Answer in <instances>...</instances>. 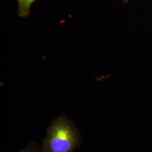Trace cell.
<instances>
[{
  "label": "cell",
  "instance_id": "cell-4",
  "mask_svg": "<svg viewBox=\"0 0 152 152\" xmlns=\"http://www.w3.org/2000/svg\"><path fill=\"white\" fill-rule=\"evenodd\" d=\"M129 0H124V2H125V3H127V2H129Z\"/></svg>",
  "mask_w": 152,
  "mask_h": 152
},
{
  "label": "cell",
  "instance_id": "cell-3",
  "mask_svg": "<svg viewBox=\"0 0 152 152\" xmlns=\"http://www.w3.org/2000/svg\"><path fill=\"white\" fill-rule=\"evenodd\" d=\"M19 152H44L42 145L36 141L29 142Z\"/></svg>",
  "mask_w": 152,
  "mask_h": 152
},
{
  "label": "cell",
  "instance_id": "cell-2",
  "mask_svg": "<svg viewBox=\"0 0 152 152\" xmlns=\"http://www.w3.org/2000/svg\"><path fill=\"white\" fill-rule=\"evenodd\" d=\"M18 4V15L26 18L29 15L32 5L36 0H16Z\"/></svg>",
  "mask_w": 152,
  "mask_h": 152
},
{
  "label": "cell",
  "instance_id": "cell-1",
  "mask_svg": "<svg viewBox=\"0 0 152 152\" xmlns=\"http://www.w3.org/2000/svg\"><path fill=\"white\" fill-rule=\"evenodd\" d=\"M82 141L81 134L75 123L61 114L49 125L41 145L44 152H74Z\"/></svg>",
  "mask_w": 152,
  "mask_h": 152
}]
</instances>
